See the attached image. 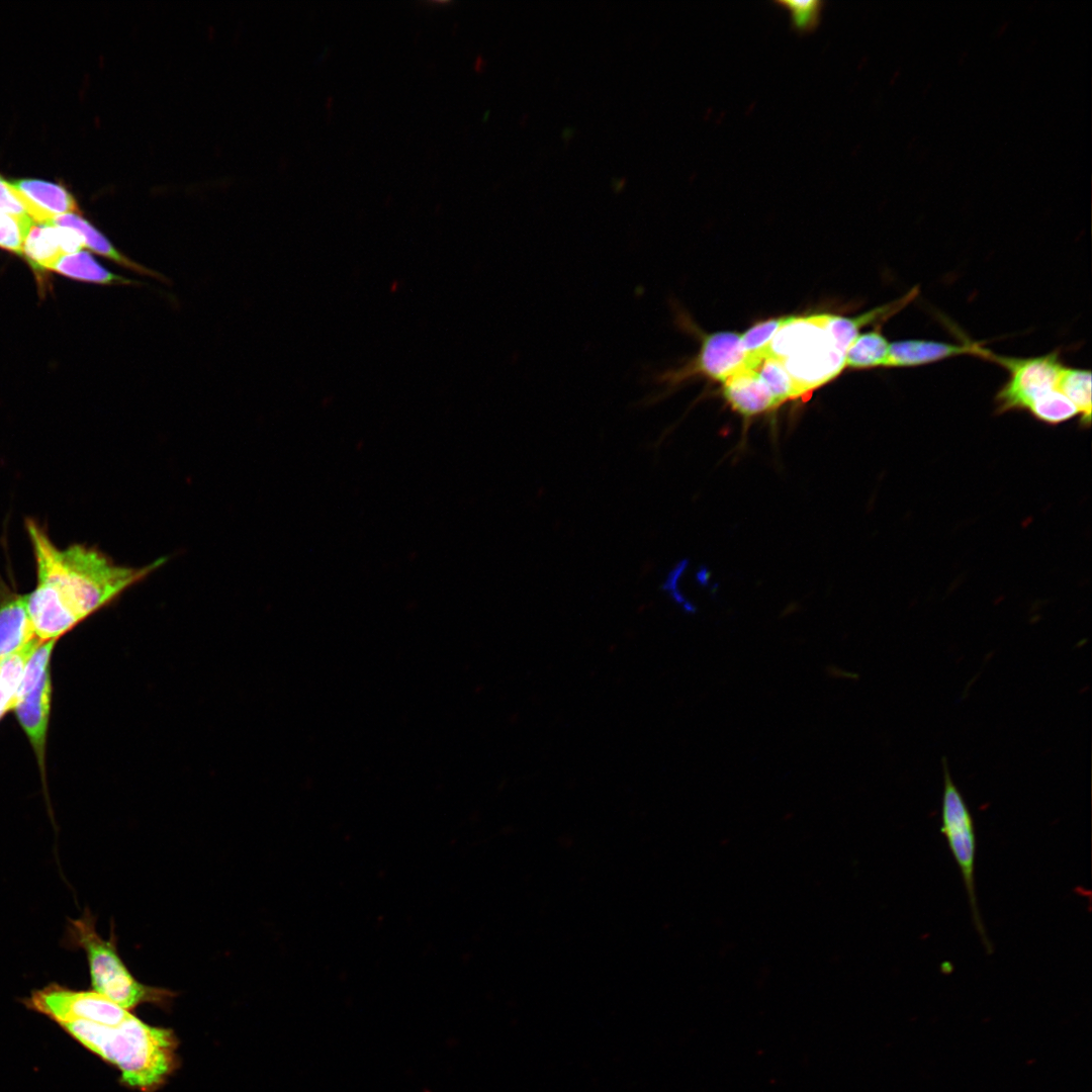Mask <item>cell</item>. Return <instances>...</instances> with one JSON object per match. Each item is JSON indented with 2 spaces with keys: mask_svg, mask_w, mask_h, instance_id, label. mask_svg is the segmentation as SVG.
<instances>
[{
  "mask_svg": "<svg viewBox=\"0 0 1092 1092\" xmlns=\"http://www.w3.org/2000/svg\"><path fill=\"white\" fill-rule=\"evenodd\" d=\"M24 526L35 566V585L27 594V610L42 642L60 639L166 560L163 557L143 567L124 566L86 544L58 546L32 518L25 519Z\"/></svg>",
  "mask_w": 1092,
  "mask_h": 1092,
  "instance_id": "1",
  "label": "cell"
},
{
  "mask_svg": "<svg viewBox=\"0 0 1092 1092\" xmlns=\"http://www.w3.org/2000/svg\"><path fill=\"white\" fill-rule=\"evenodd\" d=\"M72 1036L121 1073L122 1084L143 1092L160 1087L177 1067L178 1039L169 1028L131 1014L117 1025L92 1021L61 1024Z\"/></svg>",
  "mask_w": 1092,
  "mask_h": 1092,
  "instance_id": "2",
  "label": "cell"
},
{
  "mask_svg": "<svg viewBox=\"0 0 1092 1092\" xmlns=\"http://www.w3.org/2000/svg\"><path fill=\"white\" fill-rule=\"evenodd\" d=\"M827 314L786 316L766 355L779 359L802 396L835 378L844 368V354L826 326Z\"/></svg>",
  "mask_w": 1092,
  "mask_h": 1092,
  "instance_id": "3",
  "label": "cell"
},
{
  "mask_svg": "<svg viewBox=\"0 0 1092 1092\" xmlns=\"http://www.w3.org/2000/svg\"><path fill=\"white\" fill-rule=\"evenodd\" d=\"M95 921L94 915L85 910L68 928L70 944L86 953L93 991L129 1011L145 1003L169 1005L176 994L138 981L118 954L114 931L108 939L103 938L96 930Z\"/></svg>",
  "mask_w": 1092,
  "mask_h": 1092,
  "instance_id": "4",
  "label": "cell"
},
{
  "mask_svg": "<svg viewBox=\"0 0 1092 1092\" xmlns=\"http://www.w3.org/2000/svg\"><path fill=\"white\" fill-rule=\"evenodd\" d=\"M943 790L940 807V832L960 871L968 897L973 924L986 950L993 951L987 935L976 894L977 837L975 822L962 792L951 780L947 763L942 760Z\"/></svg>",
  "mask_w": 1092,
  "mask_h": 1092,
  "instance_id": "5",
  "label": "cell"
},
{
  "mask_svg": "<svg viewBox=\"0 0 1092 1092\" xmlns=\"http://www.w3.org/2000/svg\"><path fill=\"white\" fill-rule=\"evenodd\" d=\"M979 358L994 362L1008 372L1006 382L995 397L996 412L1001 414L1028 412L1036 400L1058 390L1061 371L1065 366L1058 350L1037 357L1017 358L984 349Z\"/></svg>",
  "mask_w": 1092,
  "mask_h": 1092,
  "instance_id": "6",
  "label": "cell"
},
{
  "mask_svg": "<svg viewBox=\"0 0 1092 1092\" xmlns=\"http://www.w3.org/2000/svg\"><path fill=\"white\" fill-rule=\"evenodd\" d=\"M26 1003L60 1024L83 1020L117 1025L132 1014L95 991H76L57 984L34 991Z\"/></svg>",
  "mask_w": 1092,
  "mask_h": 1092,
  "instance_id": "7",
  "label": "cell"
},
{
  "mask_svg": "<svg viewBox=\"0 0 1092 1092\" xmlns=\"http://www.w3.org/2000/svg\"><path fill=\"white\" fill-rule=\"evenodd\" d=\"M748 368L747 355L736 332H716L703 337L695 359L679 369L657 374L654 380L672 386L697 374L721 383L737 372Z\"/></svg>",
  "mask_w": 1092,
  "mask_h": 1092,
  "instance_id": "8",
  "label": "cell"
},
{
  "mask_svg": "<svg viewBox=\"0 0 1092 1092\" xmlns=\"http://www.w3.org/2000/svg\"><path fill=\"white\" fill-rule=\"evenodd\" d=\"M52 694V674L49 669L30 692L17 700L12 710L31 745L43 781Z\"/></svg>",
  "mask_w": 1092,
  "mask_h": 1092,
  "instance_id": "9",
  "label": "cell"
},
{
  "mask_svg": "<svg viewBox=\"0 0 1092 1092\" xmlns=\"http://www.w3.org/2000/svg\"><path fill=\"white\" fill-rule=\"evenodd\" d=\"M36 638L27 610V594L12 589L0 576V659Z\"/></svg>",
  "mask_w": 1092,
  "mask_h": 1092,
  "instance_id": "10",
  "label": "cell"
},
{
  "mask_svg": "<svg viewBox=\"0 0 1092 1092\" xmlns=\"http://www.w3.org/2000/svg\"><path fill=\"white\" fill-rule=\"evenodd\" d=\"M10 183L35 222L49 223L56 215L78 210L75 198L59 184L36 179L12 180Z\"/></svg>",
  "mask_w": 1092,
  "mask_h": 1092,
  "instance_id": "11",
  "label": "cell"
},
{
  "mask_svg": "<svg viewBox=\"0 0 1092 1092\" xmlns=\"http://www.w3.org/2000/svg\"><path fill=\"white\" fill-rule=\"evenodd\" d=\"M983 348L980 343L967 340L962 344L918 339L896 341L890 344L888 367H918L961 355L979 357Z\"/></svg>",
  "mask_w": 1092,
  "mask_h": 1092,
  "instance_id": "12",
  "label": "cell"
},
{
  "mask_svg": "<svg viewBox=\"0 0 1092 1092\" xmlns=\"http://www.w3.org/2000/svg\"><path fill=\"white\" fill-rule=\"evenodd\" d=\"M730 406L749 418L776 408L779 403L754 369L745 368L722 382Z\"/></svg>",
  "mask_w": 1092,
  "mask_h": 1092,
  "instance_id": "13",
  "label": "cell"
},
{
  "mask_svg": "<svg viewBox=\"0 0 1092 1092\" xmlns=\"http://www.w3.org/2000/svg\"><path fill=\"white\" fill-rule=\"evenodd\" d=\"M49 223L77 231L82 236L85 247L89 248L95 253H98L114 261L121 266H124L129 270L141 273L143 275L152 276L160 280L163 279V276H161L160 274L131 261L118 250H116L99 231H97L91 223H89L87 220L77 214L67 213L56 215L51 219Z\"/></svg>",
  "mask_w": 1092,
  "mask_h": 1092,
  "instance_id": "14",
  "label": "cell"
},
{
  "mask_svg": "<svg viewBox=\"0 0 1092 1092\" xmlns=\"http://www.w3.org/2000/svg\"><path fill=\"white\" fill-rule=\"evenodd\" d=\"M21 255L34 269H50L64 255L60 228L32 221L22 245Z\"/></svg>",
  "mask_w": 1092,
  "mask_h": 1092,
  "instance_id": "15",
  "label": "cell"
},
{
  "mask_svg": "<svg viewBox=\"0 0 1092 1092\" xmlns=\"http://www.w3.org/2000/svg\"><path fill=\"white\" fill-rule=\"evenodd\" d=\"M67 277L99 284L130 285L136 282L113 274L100 265L89 253L76 252L62 255L51 267Z\"/></svg>",
  "mask_w": 1092,
  "mask_h": 1092,
  "instance_id": "16",
  "label": "cell"
},
{
  "mask_svg": "<svg viewBox=\"0 0 1092 1092\" xmlns=\"http://www.w3.org/2000/svg\"><path fill=\"white\" fill-rule=\"evenodd\" d=\"M890 344L881 332L880 326L873 331L859 334L845 352V367L853 369L888 367Z\"/></svg>",
  "mask_w": 1092,
  "mask_h": 1092,
  "instance_id": "17",
  "label": "cell"
},
{
  "mask_svg": "<svg viewBox=\"0 0 1092 1092\" xmlns=\"http://www.w3.org/2000/svg\"><path fill=\"white\" fill-rule=\"evenodd\" d=\"M41 641L36 638L20 650L0 659V719L13 710L25 665Z\"/></svg>",
  "mask_w": 1092,
  "mask_h": 1092,
  "instance_id": "18",
  "label": "cell"
},
{
  "mask_svg": "<svg viewBox=\"0 0 1092 1092\" xmlns=\"http://www.w3.org/2000/svg\"><path fill=\"white\" fill-rule=\"evenodd\" d=\"M1059 389L1074 403L1083 428L1091 424V371L1065 365L1059 379Z\"/></svg>",
  "mask_w": 1092,
  "mask_h": 1092,
  "instance_id": "19",
  "label": "cell"
},
{
  "mask_svg": "<svg viewBox=\"0 0 1092 1092\" xmlns=\"http://www.w3.org/2000/svg\"><path fill=\"white\" fill-rule=\"evenodd\" d=\"M754 370L770 390L779 405L788 399L800 397L795 382L779 359L766 355Z\"/></svg>",
  "mask_w": 1092,
  "mask_h": 1092,
  "instance_id": "20",
  "label": "cell"
},
{
  "mask_svg": "<svg viewBox=\"0 0 1092 1092\" xmlns=\"http://www.w3.org/2000/svg\"><path fill=\"white\" fill-rule=\"evenodd\" d=\"M786 316L761 321L741 334L743 349L747 355L748 368L754 369L765 356L767 347L785 322Z\"/></svg>",
  "mask_w": 1092,
  "mask_h": 1092,
  "instance_id": "21",
  "label": "cell"
},
{
  "mask_svg": "<svg viewBox=\"0 0 1092 1092\" xmlns=\"http://www.w3.org/2000/svg\"><path fill=\"white\" fill-rule=\"evenodd\" d=\"M1028 413L1035 420L1049 425H1058L1079 417L1077 407L1059 389L1036 400Z\"/></svg>",
  "mask_w": 1092,
  "mask_h": 1092,
  "instance_id": "22",
  "label": "cell"
},
{
  "mask_svg": "<svg viewBox=\"0 0 1092 1092\" xmlns=\"http://www.w3.org/2000/svg\"><path fill=\"white\" fill-rule=\"evenodd\" d=\"M59 639L41 642L29 657L24 672L14 697L13 708L18 699L30 692L41 679L43 674L51 669V658L56 643Z\"/></svg>",
  "mask_w": 1092,
  "mask_h": 1092,
  "instance_id": "23",
  "label": "cell"
},
{
  "mask_svg": "<svg viewBox=\"0 0 1092 1092\" xmlns=\"http://www.w3.org/2000/svg\"><path fill=\"white\" fill-rule=\"evenodd\" d=\"M776 4L789 12L794 29L802 33L818 26L824 6L820 0H780Z\"/></svg>",
  "mask_w": 1092,
  "mask_h": 1092,
  "instance_id": "24",
  "label": "cell"
},
{
  "mask_svg": "<svg viewBox=\"0 0 1092 1092\" xmlns=\"http://www.w3.org/2000/svg\"><path fill=\"white\" fill-rule=\"evenodd\" d=\"M32 221L28 215H14L0 209V248L21 255Z\"/></svg>",
  "mask_w": 1092,
  "mask_h": 1092,
  "instance_id": "25",
  "label": "cell"
},
{
  "mask_svg": "<svg viewBox=\"0 0 1092 1092\" xmlns=\"http://www.w3.org/2000/svg\"><path fill=\"white\" fill-rule=\"evenodd\" d=\"M0 209L14 215H28L10 182L0 176ZM29 216V215H28Z\"/></svg>",
  "mask_w": 1092,
  "mask_h": 1092,
  "instance_id": "26",
  "label": "cell"
},
{
  "mask_svg": "<svg viewBox=\"0 0 1092 1092\" xmlns=\"http://www.w3.org/2000/svg\"><path fill=\"white\" fill-rule=\"evenodd\" d=\"M625 183H626L625 178H623V179H613L612 180V186H613L614 190L617 191V192L621 191L624 188Z\"/></svg>",
  "mask_w": 1092,
  "mask_h": 1092,
  "instance_id": "27",
  "label": "cell"
},
{
  "mask_svg": "<svg viewBox=\"0 0 1092 1092\" xmlns=\"http://www.w3.org/2000/svg\"><path fill=\"white\" fill-rule=\"evenodd\" d=\"M573 129H574V128H572V127H566V128H564V129H563V131H562V136H563V138H564L565 140H569V139H570V138L572 136L573 132H574V130H573Z\"/></svg>",
  "mask_w": 1092,
  "mask_h": 1092,
  "instance_id": "28",
  "label": "cell"
}]
</instances>
